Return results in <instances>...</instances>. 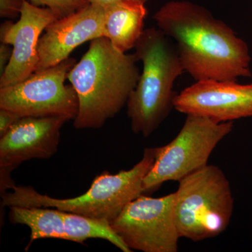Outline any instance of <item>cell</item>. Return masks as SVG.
<instances>
[{"label": "cell", "mask_w": 252, "mask_h": 252, "mask_svg": "<svg viewBox=\"0 0 252 252\" xmlns=\"http://www.w3.org/2000/svg\"><path fill=\"white\" fill-rule=\"evenodd\" d=\"M76 64L75 59L68 58L16 85L1 88L0 109L21 117H61L74 120L79 99L72 84L65 85L64 81Z\"/></svg>", "instance_id": "obj_7"}, {"label": "cell", "mask_w": 252, "mask_h": 252, "mask_svg": "<svg viewBox=\"0 0 252 252\" xmlns=\"http://www.w3.org/2000/svg\"><path fill=\"white\" fill-rule=\"evenodd\" d=\"M175 198V193L160 198L142 194L111 225L132 252H178L181 237L176 222Z\"/></svg>", "instance_id": "obj_8"}, {"label": "cell", "mask_w": 252, "mask_h": 252, "mask_svg": "<svg viewBox=\"0 0 252 252\" xmlns=\"http://www.w3.org/2000/svg\"><path fill=\"white\" fill-rule=\"evenodd\" d=\"M67 122L61 117H21L0 137L1 195L16 185L11 174L20 164L55 155L59 149L61 128Z\"/></svg>", "instance_id": "obj_9"}, {"label": "cell", "mask_w": 252, "mask_h": 252, "mask_svg": "<svg viewBox=\"0 0 252 252\" xmlns=\"http://www.w3.org/2000/svg\"><path fill=\"white\" fill-rule=\"evenodd\" d=\"M233 122L218 123L207 118L187 115L178 135L156 147V160L143 182L144 193L165 182L179 181L206 166L219 143L231 132Z\"/></svg>", "instance_id": "obj_6"}, {"label": "cell", "mask_w": 252, "mask_h": 252, "mask_svg": "<svg viewBox=\"0 0 252 252\" xmlns=\"http://www.w3.org/2000/svg\"><path fill=\"white\" fill-rule=\"evenodd\" d=\"M174 109L186 115L218 123L252 117V84L236 81H196L176 95Z\"/></svg>", "instance_id": "obj_10"}, {"label": "cell", "mask_w": 252, "mask_h": 252, "mask_svg": "<svg viewBox=\"0 0 252 252\" xmlns=\"http://www.w3.org/2000/svg\"><path fill=\"white\" fill-rule=\"evenodd\" d=\"M153 18L158 28L175 41L184 69L195 81L252 77L247 43L203 6L169 1Z\"/></svg>", "instance_id": "obj_1"}, {"label": "cell", "mask_w": 252, "mask_h": 252, "mask_svg": "<svg viewBox=\"0 0 252 252\" xmlns=\"http://www.w3.org/2000/svg\"><path fill=\"white\" fill-rule=\"evenodd\" d=\"M9 209L10 221L27 225L31 230V241L26 250L39 239L67 240L61 210L51 207L21 206L10 207Z\"/></svg>", "instance_id": "obj_14"}, {"label": "cell", "mask_w": 252, "mask_h": 252, "mask_svg": "<svg viewBox=\"0 0 252 252\" xmlns=\"http://www.w3.org/2000/svg\"><path fill=\"white\" fill-rule=\"evenodd\" d=\"M21 118L11 111L0 109V137L5 135Z\"/></svg>", "instance_id": "obj_18"}, {"label": "cell", "mask_w": 252, "mask_h": 252, "mask_svg": "<svg viewBox=\"0 0 252 252\" xmlns=\"http://www.w3.org/2000/svg\"><path fill=\"white\" fill-rule=\"evenodd\" d=\"M135 54L120 52L107 37L91 41L89 49L67 79L77 92V129H97L127 104L140 77Z\"/></svg>", "instance_id": "obj_2"}, {"label": "cell", "mask_w": 252, "mask_h": 252, "mask_svg": "<svg viewBox=\"0 0 252 252\" xmlns=\"http://www.w3.org/2000/svg\"><path fill=\"white\" fill-rule=\"evenodd\" d=\"M30 2L36 6L49 8L60 18L74 14L90 4L89 0H30Z\"/></svg>", "instance_id": "obj_16"}, {"label": "cell", "mask_w": 252, "mask_h": 252, "mask_svg": "<svg viewBox=\"0 0 252 252\" xmlns=\"http://www.w3.org/2000/svg\"><path fill=\"white\" fill-rule=\"evenodd\" d=\"M24 0H0V16L16 19L21 16Z\"/></svg>", "instance_id": "obj_17"}, {"label": "cell", "mask_w": 252, "mask_h": 252, "mask_svg": "<svg viewBox=\"0 0 252 252\" xmlns=\"http://www.w3.org/2000/svg\"><path fill=\"white\" fill-rule=\"evenodd\" d=\"M59 19V15L49 8L36 6L24 0L19 21L1 23L0 41L13 46V55L0 77V89L16 85L35 72L41 34L51 23Z\"/></svg>", "instance_id": "obj_11"}, {"label": "cell", "mask_w": 252, "mask_h": 252, "mask_svg": "<svg viewBox=\"0 0 252 252\" xmlns=\"http://www.w3.org/2000/svg\"><path fill=\"white\" fill-rule=\"evenodd\" d=\"M63 217L64 232L69 241L82 244L89 239H102L122 252H132L116 233L111 223L106 220L64 211Z\"/></svg>", "instance_id": "obj_15"}, {"label": "cell", "mask_w": 252, "mask_h": 252, "mask_svg": "<svg viewBox=\"0 0 252 252\" xmlns=\"http://www.w3.org/2000/svg\"><path fill=\"white\" fill-rule=\"evenodd\" d=\"M1 43L0 45V76L2 75L11 61L13 55V46Z\"/></svg>", "instance_id": "obj_19"}, {"label": "cell", "mask_w": 252, "mask_h": 252, "mask_svg": "<svg viewBox=\"0 0 252 252\" xmlns=\"http://www.w3.org/2000/svg\"><path fill=\"white\" fill-rule=\"evenodd\" d=\"M156 160V147L144 149L142 159L127 170L97 175L90 188L76 198H52L31 187L15 185L1 195L4 206L51 207L112 223L130 202L144 193L143 182Z\"/></svg>", "instance_id": "obj_4"}, {"label": "cell", "mask_w": 252, "mask_h": 252, "mask_svg": "<svg viewBox=\"0 0 252 252\" xmlns=\"http://www.w3.org/2000/svg\"><path fill=\"white\" fill-rule=\"evenodd\" d=\"M104 23L105 7L90 3L51 23L38 43L39 62L35 72L67 59L76 48L86 41L104 36Z\"/></svg>", "instance_id": "obj_12"}, {"label": "cell", "mask_w": 252, "mask_h": 252, "mask_svg": "<svg viewBox=\"0 0 252 252\" xmlns=\"http://www.w3.org/2000/svg\"><path fill=\"white\" fill-rule=\"evenodd\" d=\"M178 182L175 217L181 238L200 242L223 233L234 210L230 182L223 170L207 165Z\"/></svg>", "instance_id": "obj_5"}, {"label": "cell", "mask_w": 252, "mask_h": 252, "mask_svg": "<svg viewBox=\"0 0 252 252\" xmlns=\"http://www.w3.org/2000/svg\"><path fill=\"white\" fill-rule=\"evenodd\" d=\"M144 4L137 0H119L104 6V36L120 52L135 48L142 35L147 15Z\"/></svg>", "instance_id": "obj_13"}, {"label": "cell", "mask_w": 252, "mask_h": 252, "mask_svg": "<svg viewBox=\"0 0 252 252\" xmlns=\"http://www.w3.org/2000/svg\"><path fill=\"white\" fill-rule=\"evenodd\" d=\"M135 49L143 71L127 100V114L132 132L148 137L174 108V83L185 69L175 44L159 28L144 30Z\"/></svg>", "instance_id": "obj_3"}, {"label": "cell", "mask_w": 252, "mask_h": 252, "mask_svg": "<svg viewBox=\"0 0 252 252\" xmlns=\"http://www.w3.org/2000/svg\"><path fill=\"white\" fill-rule=\"evenodd\" d=\"M89 2L92 3V4H97L105 6L109 4H112L114 1H119V0H89ZM137 1H142V2L145 4L148 0H137Z\"/></svg>", "instance_id": "obj_20"}]
</instances>
